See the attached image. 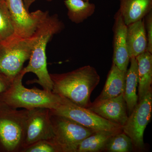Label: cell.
<instances>
[{"label":"cell","instance_id":"6da1fadb","mask_svg":"<svg viewBox=\"0 0 152 152\" xmlns=\"http://www.w3.org/2000/svg\"><path fill=\"white\" fill-rule=\"evenodd\" d=\"M50 76L53 93L86 108L91 104V94L100 81L96 70L90 65L64 73L50 74Z\"/></svg>","mask_w":152,"mask_h":152},{"label":"cell","instance_id":"7a4b0ae2","mask_svg":"<svg viewBox=\"0 0 152 152\" xmlns=\"http://www.w3.org/2000/svg\"><path fill=\"white\" fill-rule=\"evenodd\" d=\"M64 23L56 14L50 15L46 11L37 28V40L33 49L29 62L23 69L25 74H35L37 79L30 81V83L38 84L44 90L52 91L53 82L47 68L46 48L49 41L54 35L64 29Z\"/></svg>","mask_w":152,"mask_h":152},{"label":"cell","instance_id":"3957f363","mask_svg":"<svg viewBox=\"0 0 152 152\" xmlns=\"http://www.w3.org/2000/svg\"><path fill=\"white\" fill-rule=\"evenodd\" d=\"M26 75L23 69L14 79L10 87L4 93V102L15 108L29 110L36 108L53 110L59 103L61 97L52 91L34 88H27L23 84Z\"/></svg>","mask_w":152,"mask_h":152},{"label":"cell","instance_id":"277c9868","mask_svg":"<svg viewBox=\"0 0 152 152\" xmlns=\"http://www.w3.org/2000/svg\"><path fill=\"white\" fill-rule=\"evenodd\" d=\"M4 104L5 110L0 115V143L7 151L22 152L26 137L27 110H18Z\"/></svg>","mask_w":152,"mask_h":152},{"label":"cell","instance_id":"5b68a950","mask_svg":"<svg viewBox=\"0 0 152 152\" xmlns=\"http://www.w3.org/2000/svg\"><path fill=\"white\" fill-rule=\"evenodd\" d=\"M38 38L36 30L30 37L17 39L2 45L0 50V73L11 82L21 72L24 63L29 60Z\"/></svg>","mask_w":152,"mask_h":152},{"label":"cell","instance_id":"8992f818","mask_svg":"<svg viewBox=\"0 0 152 152\" xmlns=\"http://www.w3.org/2000/svg\"><path fill=\"white\" fill-rule=\"evenodd\" d=\"M54 142L59 152H76L82 141L97 132L50 110Z\"/></svg>","mask_w":152,"mask_h":152},{"label":"cell","instance_id":"52a82bcc","mask_svg":"<svg viewBox=\"0 0 152 152\" xmlns=\"http://www.w3.org/2000/svg\"><path fill=\"white\" fill-rule=\"evenodd\" d=\"M59 103L52 113L69 118L86 127L95 131L122 132L123 127L107 121L86 108L80 107L61 96Z\"/></svg>","mask_w":152,"mask_h":152},{"label":"cell","instance_id":"ba28073f","mask_svg":"<svg viewBox=\"0 0 152 152\" xmlns=\"http://www.w3.org/2000/svg\"><path fill=\"white\" fill-rule=\"evenodd\" d=\"M152 112V92L150 91L138 102L132 113L128 116L123 131L131 140L134 150L141 151L145 149L144 133L151 121Z\"/></svg>","mask_w":152,"mask_h":152},{"label":"cell","instance_id":"9c48e42d","mask_svg":"<svg viewBox=\"0 0 152 152\" xmlns=\"http://www.w3.org/2000/svg\"><path fill=\"white\" fill-rule=\"evenodd\" d=\"M15 27L18 39L31 37L35 33L45 12L38 10L30 13L23 0H5Z\"/></svg>","mask_w":152,"mask_h":152},{"label":"cell","instance_id":"30bf717a","mask_svg":"<svg viewBox=\"0 0 152 152\" xmlns=\"http://www.w3.org/2000/svg\"><path fill=\"white\" fill-rule=\"evenodd\" d=\"M53 136L50 109L36 108L27 110L23 149L39 141L52 140Z\"/></svg>","mask_w":152,"mask_h":152},{"label":"cell","instance_id":"8fae6325","mask_svg":"<svg viewBox=\"0 0 152 152\" xmlns=\"http://www.w3.org/2000/svg\"><path fill=\"white\" fill-rule=\"evenodd\" d=\"M88 109L104 119L122 127L129 116L124 93L115 97L95 101Z\"/></svg>","mask_w":152,"mask_h":152},{"label":"cell","instance_id":"7c38bea8","mask_svg":"<svg viewBox=\"0 0 152 152\" xmlns=\"http://www.w3.org/2000/svg\"><path fill=\"white\" fill-rule=\"evenodd\" d=\"M114 19L113 63L121 70L127 72L130 59L127 47V26L118 10L114 15Z\"/></svg>","mask_w":152,"mask_h":152},{"label":"cell","instance_id":"4fadbf2b","mask_svg":"<svg viewBox=\"0 0 152 152\" xmlns=\"http://www.w3.org/2000/svg\"><path fill=\"white\" fill-rule=\"evenodd\" d=\"M118 11L127 26L140 20L152 11V0H119Z\"/></svg>","mask_w":152,"mask_h":152},{"label":"cell","instance_id":"5bb4252c","mask_svg":"<svg viewBox=\"0 0 152 152\" xmlns=\"http://www.w3.org/2000/svg\"><path fill=\"white\" fill-rule=\"evenodd\" d=\"M127 47L130 58L146 51L147 39L144 19L127 26Z\"/></svg>","mask_w":152,"mask_h":152},{"label":"cell","instance_id":"9a60e30c","mask_svg":"<svg viewBox=\"0 0 152 152\" xmlns=\"http://www.w3.org/2000/svg\"><path fill=\"white\" fill-rule=\"evenodd\" d=\"M126 77V72L121 70L113 63L102 91L95 101L115 97L124 93Z\"/></svg>","mask_w":152,"mask_h":152},{"label":"cell","instance_id":"2e32d148","mask_svg":"<svg viewBox=\"0 0 152 152\" xmlns=\"http://www.w3.org/2000/svg\"><path fill=\"white\" fill-rule=\"evenodd\" d=\"M138 64V102L152 90V53L145 51L136 58Z\"/></svg>","mask_w":152,"mask_h":152},{"label":"cell","instance_id":"e0dca14e","mask_svg":"<svg viewBox=\"0 0 152 152\" xmlns=\"http://www.w3.org/2000/svg\"><path fill=\"white\" fill-rule=\"evenodd\" d=\"M130 66L126 72L124 98L126 104L128 116L132 113L138 103L137 87L138 84L137 62L136 58L130 59Z\"/></svg>","mask_w":152,"mask_h":152},{"label":"cell","instance_id":"ac0fdd59","mask_svg":"<svg viewBox=\"0 0 152 152\" xmlns=\"http://www.w3.org/2000/svg\"><path fill=\"white\" fill-rule=\"evenodd\" d=\"M67 9V16L70 20L76 24L83 23L95 12L96 6L89 1L84 0H65Z\"/></svg>","mask_w":152,"mask_h":152},{"label":"cell","instance_id":"d6986e66","mask_svg":"<svg viewBox=\"0 0 152 152\" xmlns=\"http://www.w3.org/2000/svg\"><path fill=\"white\" fill-rule=\"evenodd\" d=\"M121 132H122L97 131L82 141L79 145L76 152L104 151L106 144L109 140L116 134Z\"/></svg>","mask_w":152,"mask_h":152},{"label":"cell","instance_id":"ffe728a7","mask_svg":"<svg viewBox=\"0 0 152 152\" xmlns=\"http://www.w3.org/2000/svg\"><path fill=\"white\" fill-rule=\"evenodd\" d=\"M18 39L5 0H0V45H4Z\"/></svg>","mask_w":152,"mask_h":152},{"label":"cell","instance_id":"44dd1931","mask_svg":"<svg viewBox=\"0 0 152 152\" xmlns=\"http://www.w3.org/2000/svg\"><path fill=\"white\" fill-rule=\"evenodd\" d=\"M134 150L132 140L123 131L116 134L109 140L104 151L130 152Z\"/></svg>","mask_w":152,"mask_h":152},{"label":"cell","instance_id":"7402d4cb","mask_svg":"<svg viewBox=\"0 0 152 152\" xmlns=\"http://www.w3.org/2000/svg\"><path fill=\"white\" fill-rule=\"evenodd\" d=\"M22 152H59L53 140L39 141L25 148Z\"/></svg>","mask_w":152,"mask_h":152},{"label":"cell","instance_id":"603a6c76","mask_svg":"<svg viewBox=\"0 0 152 152\" xmlns=\"http://www.w3.org/2000/svg\"><path fill=\"white\" fill-rule=\"evenodd\" d=\"M145 18L144 22L147 39L146 51L152 53V11Z\"/></svg>","mask_w":152,"mask_h":152},{"label":"cell","instance_id":"cb8c5ba5","mask_svg":"<svg viewBox=\"0 0 152 152\" xmlns=\"http://www.w3.org/2000/svg\"><path fill=\"white\" fill-rule=\"evenodd\" d=\"M11 83L10 81L0 73V94L7 89Z\"/></svg>","mask_w":152,"mask_h":152},{"label":"cell","instance_id":"d4e9b609","mask_svg":"<svg viewBox=\"0 0 152 152\" xmlns=\"http://www.w3.org/2000/svg\"><path fill=\"white\" fill-rule=\"evenodd\" d=\"M37 0H23L24 5L27 10L29 11L30 7Z\"/></svg>","mask_w":152,"mask_h":152},{"label":"cell","instance_id":"484cf974","mask_svg":"<svg viewBox=\"0 0 152 152\" xmlns=\"http://www.w3.org/2000/svg\"><path fill=\"white\" fill-rule=\"evenodd\" d=\"M47 1H52V0H47ZM84 1H90V0H84Z\"/></svg>","mask_w":152,"mask_h":152},{"label":"cell","instance_id":"4316f807","mask_svg":"<svg viewBox=\"0 0 152 152\" xmlns=\"http://www.w3.org/2000/svg\"><path fill=\"white\" fill-rule=\"evenodd\" d=\"M2 45H0V50H1V48Z\"/></svg>","mask_w":152,"mask_h":152}]
</instances>
